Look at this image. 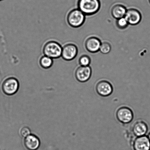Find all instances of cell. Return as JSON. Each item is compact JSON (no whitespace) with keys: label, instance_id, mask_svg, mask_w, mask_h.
<instances>
[{"label":"cell","instance_id":"cell-1","mask_svg":"<svg viewBox=\"0 0 150 150\" xmlns=\"http://www.w3.org/2000/svg\"><path fill=\"white\" fill-rule=\"evenodd\" d=\"M62 46L58 42L50 40L45 42L42 47L44 55L53 59H57L61 57Z\"/></svg>","mask_w":150,"mask_h":150},{"label":"cell","instance_id":"cell-2","mask_svg":"<svg viewBox=\"0 0 150 150\" xmlns=\"http://www.w3.org/2000/svg\"><path fill=\"white\" fill-rule=\"evenodd\" d=\"M77 6L85 16H92L99 11L101 3L100 0H78Z\"/></svg>","mask_w":150,"mask_h":150},{"label":"cell","instance_id":"cell-3","mask_svg":"<svg viewBox=\"0 0 150 150\" xmlns=\"http://www.w3.org/2000/svg\"><path fill=\"white\" fill-rule=\"evenodd\" d=\"M85 15L79 8H75L69 12L67 16L68 24L73 28H78L83 25Z\"/></svg>","mask_w":150,"mask_h":150},{"label":"cell","instance_id":"cell-4","mask_svg":"<svg viewBox=\"0 0 150 150\" xmlns=\"http://www.w3.org/2000/svg\"><path fill=\"white\" fill-rule=\"evenodd\" d=\"M20 84L18 80L13 76L6 79L1 85V89L5 95L11 96L14 95L18 91Z\"/></svg>","mask_w":150,"mask_h":150},{"label":"cell","instance_id":"cell-5","mask_svg":"<svg viewBox=\"0 0 150 150\" xmlns=\"http://www.w3.org/2000/svg\"><path fill=\"white\" fill-rule=\"evenodd\" d=\"M116 116L117 120L120 123L127 124L131 122L134 115L131 109L128 107L122 106L117 109Z\"/></svg>","mask_w":150,"mask_h":150},{"label":"cell","instance_id":"cell-6","mask_svg":"<svg viewBox=\"0 0 150 150\" xmlns=\"http://www.w3.org/2000/svg\"><path fill=\"white\" fill-rule=\"evenodd\" d=\"M78 53V49L76 45L71 42L67 43L62 46L61 57L64 61H71L74 59Z\"/></svg>","mask_w":150,"mask_h":150},{"label":"cell","instance_id":"cell-7","mask_svg":"<svg viewBox=\"0 0 150 150\" xmlns=\"http://www.w3.org/2000/svg\"><path fill=\"white\" fill-rule=\"evenodd\" d=\"M96 91L98 95L104 97L111 95L113 91V88L110 82L106 80H101L97 83Z\"/></svg>","mask_w":150,"mask_h":150},{"label":"cell","instance_id":"cell-8","mask_svg":"<svg viewBox=\"0 0 150 150\" xmlns=\"http://www.w3.org/2000/svg\"><path fill=\"white\" fill-rule=\"evenodd\" d=\"M92 69L89 66H80L76 68L75 72V76L76 80L81 82L87 81L92 76Z\"/></svg>","mask_w":150,"mask_h":150},{"label":"cell","instance_id":"cell-9","mask_svg":"<svg viewBox=\"0 0 150 150\" xmlns=\"http://www.w3.org/2000/svg\"><path fill=\"white\" fill-rule=\"evenodd\" d=\"M131 129L132 133L136 137L145 136L148 131V127L144 121L139 120L133 123Z\"/></svg>","mask_w":150,"mask_h":150},{"label":"cell","instance_id":"cell-10","mask_svg":"<svg viewBox=\"0 0 150 150\" xmlns=\"http://www.w3.org/2000/svg\"><path fill=\"white\" fill-rule=\"evenodd\" d=\"M125 18L129 24L136 25L140 23L142 19V15L139 10L131 8L127 10Z\"/></svg>","mask_w":150,"mask_h":150},{"label":"cell","instance_id":"cell-11","mask_svg":"<svg viewBox=\"0 0 150 150\" xmlns=\"http://www.w3.org/2000/svg\"><path fill=\"white\" fill-rule=\"evenodd\" d=\"M134 150H150V142L147 136L136 137L132 142Z\"/></svg>","mask_w":150,"mask_h":150},{"label":"cell","instance_id":"cell-12","mask_svg":"<svg viewBox=\"0 0 150 150\" xmlns=\"http://www.w3.org/2000/svg\"><path fill=\"white\" fill-rule=\"evenodd\" d=\"M101 42L98 38L91 37L86 39L85 42V47L88 52L95 53L100 51Z\"/></svg>","mask_w":150,"mask_h":150},{"label":"cell","instance_id":"cell-13","mask_svg":"<svg viewBox=\"0 0 150 150\" xmlns=\"http://www.w3.org/2000/svg\"><path fill=\"white\" fill-rule=\"evenodd\" d=\"M24 144L27 149L29 150H36L40 146V142L37 136L30 134L25 138Z\"/></svg>","mask_w":150,"mask_h":150},{"label":"cell","instance_id":"cell-14","mask_svg":"<svg viewBox=\"0 0 150 150\" xmlns=\"http://www.w3.org/2000/svg\"><path fill=\"white\" fill-rule=\"evenodd\" d=\"M127 8L124 6L117 4L113 6L111 10V14L112 17L116 19L125 17Z\"/></svg>","mask_w":150,"mask_h":150},{"label":"cell","instance_id":"cell-15","mask_svg":"<svg viewBox=\"0 0 150 150\" xmlns=\"http://www.w3.org/2000/svg\"><path fill=\"white\" fill-rule=\"evenodd\" d=\"M53 64V59L46 55H43L39 58V65L41 67L45 69L50 68Z\"/></svg>","mask_w":150,"mask_h":150},{"label":"cell","instance_id":"cell-16","mask_svg":"<svg viewBox=\"0 0 150 150\" xmlns=\"http://www.w3.org/2000/svg\"><path fill=\"white\" fill-rule=\"evenodd\" d=\"M116 23L117 28L121 30L126 28L129 25L125 17L117 19Z\"/></svg>","mask_w":150,"mask_h":150},{"label":"cell","instance_id":"cell-17","mask_svg":"<svg viewBox=\"0 0 150 150\" xmlns=\"http://www.w3.org/2000/svg\"><path fill=\"white\" fill-rule=\"evenodd\" d=\"M79 64L81 66L87 67L89 66L91 62V58L89 56L83 55L80 57L79 59Z\"/></svg>","mask_w":150,"mask_h":150},{"label":"cell","instance_id":"cell-18","mask_svg":"<svg viewBox=\"0 0 150 150\" xmlns=\"http://www.w3.org/2000/svg\"><path fill=\"white\" fill-rule=\"evenodd\" d=\"M111 50V47L110 44L107 42H104L101 43L100 51L101 53L107 54L110 53Z\"/></svg>","mask_w":150,"mask_h":150},{"label":"cell","instance_id":"cell-19","mask_svg":"<svg viewBox=\"0 0 150 150\" xmlns=\"http://www.w3.org/2000/svg\"><path fill=\"white\" fill-rule=\"evenodd\" d=\"M20 133L22 137L25 138L31 134V131L27 126H23L20 129Z\"/></svg>","mask_w":150,"mask_h":150},{"label":"cell","instance_id":"cell-20","mask_svg":"<svg viewBox=\"0 0 150 150\" xmlns=\"http://www.w3.org/2000/svg\"><path fill=\"white\" fill-rule=\"evenodd\" d=\"M147 137L150 142V132L149 134H148Z\"/></svg>","mask_w":150,"mask_h":150},{"label":"cell","instance_id":"cell-21","mask_svg":"<svg viewBox=\"0 0 150 150\" xmlns=\"http://www.w3.org/2000/svg\"><path fill=\"white\" fill-rule=\"evenodd\" d=\"M149 3L150 4V0H149Z\"/></svg>","mask_w":150,"mask_h":150},{"label":"cell","instance_id":"cell-22","mask_svg":"<svg viewBox=\"0 0 150 150\" xmlns=\"http://www.w3.org/2000/svg\"><path fill=\"white\" fill-rule=\"evenodd\" d=\"M3 1V0H0V1Z\"/></svg>","mask_w":150,"mask_h":150}]
</instances>
